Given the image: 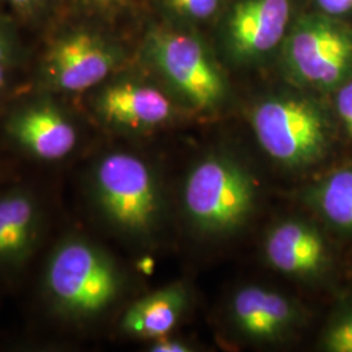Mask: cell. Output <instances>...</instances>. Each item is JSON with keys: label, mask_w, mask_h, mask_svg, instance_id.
<instances>
[{"label": "cell", "mask_w": 352, "mask_h": 352, "mask_svg": "<svg viewBox=\"0 0 352 352\" xmlns=\"http://www.w3.org/2000/svg\"><path fill=\"white\" fill-rule=\"evenodd\" d=\"M45 289L54 307L72 318L97 315L118 296L119 273L113 261L88 240L69 238L51 254Z\"/></svg>", "instance_id": "cell-1"}, {"label": "cell", "mask_w": 352, "mask_h": 352, "mask_svg": "<svg viewBox=\"0 0 352 352\" xmlns=\"http://www.w3.org/2000/svg\"><path fill=\"white\" fill-rule=\"evenodd\" d=\"M285 63L304 85L334 90L352 80V32L324 13L300 16L285 38Z\"/></svg>", "instance_id": "cell-2"}, {"label": "cell", "mask_w": 352, "mask_h": 352, "mask_svg": "<svg viewBox=\"0 0 352 352\" xmlns=\"http://www.w3.org/2000/svg\"><path fill=\"white\" fill-rule=\"evenodd\" d=\"M256 184L240 164L208 157L196 164L184 186V206L195 225L209 232L241 226L253 210Z\"/></svg>", "instance_id": "cell-3"}, {"label": "cell", "mask_w": 352, "mask_h": 352, "mask_svg": "<svg viewBox=\"0 0 352 352\" xmlns=\"http://www.w3.org/2000/svg\"><path fill=\"white\" fill-rule=\"evenodd\" d=\"M252 126L269 157L289 167L315 164L327 151V120L314 102L304 98L265 100L253 110Z\"/></svg>", "instance_id": "cell-4"}, {"label": "cell", "mask_w": 352, "mask_h": 352, "mask_svg": "<svg viewBox=\"0 0 352 352\" xmlns=\"http://www.w3.org/2000/svg\"><path fill=\"white\" fill-rule=\"evenodd\" d=\"M94 190L103 214L115 226L146 232L160 212V195L151 168L139 157L111 153L94 173Z\"/></svg>", "instance_id": "cell-5"}, {"label": "cell", "mask_w": 352, "mask_h": 352, "mask_svg": "<svg viewBox=\"0 0 352 352\" xmlns=\"http://www.w3.org/2000/svg\"><path fill=\"white\" fill-rule=\"evenodd\" d=\"M146 51L171 87L196 109L212 110L223 101L225 78L200 38L157 29L148 38Z\"/></svg>", "instance_id": "cell-6"}, {"label": "cell", "mask_w": 352, "mask_h": 352, "mask_svg": "<svg viewBox=\"0 0 352 352\" xmlns=\"http://www.w3.org/2000/svg\"><path fill=\"white\" fill-rule=\"evenodd\" d=\"M119 60L120 51L101 34L75 30L52 43L45 59V76L52 88L85 91L110 75Z\"/></svg>", "instance_id": "cell-7"}, {"label": "cell", "mask_w": 352, "mask_h": 352, "mask_svg": "<svg viewBox=\"0 0 352 352\" xmlns=\"http://www.w3.org/2000/svg\"><path fill=\"white\" fill-rule=\"evenodd\" d=\"M291 13V0H236L222 29L228 55L239 63L263 59L285 41Z\"/></svg>", "instance_id": "cell-8"}, {"label": "cell", "mask_w": 352, "mask_h": 352, "mask_svg": "<svg viewBox=\"0 0 352 352\" xmlns=\"http://www.w3.org/2000/svg\"><path fill=\"white\" fill-rule=\"evenodd\" d=\"M7 131L11 139L41 161H60L75 151L77 131L51 103H36L14 113Z\"/></svg>", "instance_id": "cell-9"}, {"label": "cell", "mask_w": 352, "mask_h": 352, "mask_svg": "<svg viewBox=\"0 0 352 352\" xmlns=\"http://www.w3.org/2000/svg\"><path fill=\"white\" fill-rule=\"evenodd\" d=\"M97 111L113 126L149 129L167 122L173 104L161 90L136 81H120L103 89Z\"/></svg>", "instance_id": "cell-10"}, {"label": "cell", "mask_w": 352, "mask_h": 352, "mask_svg": "<svg viewBox=\"0 0 352 352\" xmlns=\"http://www.w3.org/2000/svg\"><path fill=\"white\" fill-rule=\"evenodd\" d=\"M267 261L280 273L308 277L327 263V244L315 227L299 221H286L274 227L265 245Z\"/></svg>", "instance_id": "cell-11"}, {"label": "cell", "mask_w": 352, "mask_h": 352, "mask_svg": "<svg viewBox=\"0 0 352 352\" xmlns=\"http://www.w3.org/2000/svg\"><path fill=\"white\" fill-rule=\"evenodd\" d=\"M41 214L36 199L14 189L0 196V266L19 267L37 247Z\"/></svg>", "instance_id": "cell-12"}, {"label": "cell", "mask_w": 352, "mask_h": 352, "mask_svg": "<svg viewBox=\"0 0 352 352\" xmlns=\"http://www.w3.org/2000/svg\"><path fill=\"white\" fill-rule=\"evenodd\" d=\"M232 317L248 337L272 340L289 329L296 312L294 304L280 294L263 287H244L232 300Z\"/></svg>", "instance_id": "cell-13"}, {"label": "cell", "mask_w": 352, "mask_h": 352, "mask_svg": "<svg viewBox=\"0 0 352 352\" xmlns=\"http://www.w3.org/2000/svg\"><path fill=\"white\" fill-rule=\"evenodd\" d=\"M186 304L187 292L182 285L167 286L133 302L126 309L122 327L138 338H162L176 327Z\"/></svg>", "instance_id": "cell-14"}, {"label": "cell", "mask_w": 352, "mask_h": 352, "mask_svg": "<svg viewBox=\"0 0 352 352\" xmlns=\"http://www.w3.org/2000/svg\"><path fill=\"white\" fill-rule=\"evenodd\" d=\"M311 201L331 226L352 232V166L322 179L311 190Z\"/></svg>", "instance_id": "cell-15"}, {"label": "cell", "mask_w": 352, "mask_h": 352, "mask_svg": "<svg viewBox=\"0 0 352 352\" xmlns=\"http://www.w3.org/2000/svg\"><path fill=\"white\" fill-rule=\"evenodd\" d=\"M164 7L189 23H201L214 17L222 0H162Z\"/></svg>", "instance_id": "cell-16"}, {"label": "cell", "mask_w": 352, "mask_h": 352, "mask_svg": "<svg viewBox=\"0 0 352 352\" xmlns=\"http://www.w3.org/2000/svg\"><path fill=\"white\" fill-rule=\"evenodd\" d=\"M322 346L327 351L352 352V307L329 325L322 337Z\"/></svg>", "instance_id": "cell-17"}, {"label": "cell", "mask_w": 352, "mask_h": 352, "mask_svg": "<svg viewBox=\"0 0 352 352\" xmlns=\"http://www.w3.org/2000/svg\"><path fill=\"white\" fill-rule=\"evenodd\" d=\"M336 104L340 120L352 138V80L338 89Z\"/></svg>", "instance_id": "cell-18"}, {"label": "cell", "mask_w": 352, "mask_h": 352, "mask_svg": "<svg viewBox=\"0 0 352 352\" xmlns=\"http://www.w3.org/2000/svg\"><path fill=\"white\" fill-rule=\"evenodd\" d=\"M321 13L330 17H340L352 11V0H315Z\"/></svg>", "instance_id": "cell-19"}, {"label": "cell", "mask_w": 352, "mask_h": 352, "mask_svg": "<svg viewBox=\"0 0 352 352\" xmlns=\"http://www.w3.org/2000/svg\"><path fill=\"white\" fill-rule=\"evenodd\" d=\"M151 351L153 352H188L190 351L189 346L183 342L167 340V338H158L151 344Z\"/></svg>", "instance_id": "cell-20"}, {"label": "cell", "mask_w": 352, "mask_h": 352, "mask_svg": "<svg viewBox=\"0 0 352 352\" xmlns=\"http://www.w3.org/2000/svg\"><path fill=\"white\" fill-rule=\"evenodd\" d=\"M89 1H90L93 6H96V7L107 10V8H115V7L123 6L126 0H89Z\"/></svg>", "instance_id": "cell-21"}, {"label": "cell", "mask_w": 352, "mask_h": 352, "mask_svg": "<svg viewBox=\"0 0 352 352\" xmlns=\"http://www.w3.org/2000/svg\"><path fill=\"white\" fill-rule=\"evenodd\" d=\"M13 6L20 11H29L32 10L39 0H10Z\"/></svg>", "instance_id": "cell-22"}, {"label": "cell", "mask_w": 352, "mask_h": 352, "mask_svg": "<svg viewBox=\"0 0 352 352\" xmlns=\"http://www.w3.org/2000/svg\"><path fill=\"white\" fill-rule=\"evenodd\" d=\"M8 58H10V49L6 41L0 36V64L7 63Z\"/></svg>", "instance_id": "cell-23"}, {"label": "cell", "mask_w": 352, "mask_h": 352, "mask_svg": "<svg viewBox=\"0 0 352 352\" xmlns=\"http://www.w3.org/2000/svg\"><path fill=\"white\" fill-rule=\"evenodd\" d=\"M6 84V69H4V64H0V89L4 87Z\"/></svg>", "instance_id": "cell-24"}]
</instances>
